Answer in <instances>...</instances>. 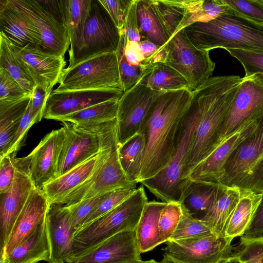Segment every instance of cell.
<instances>
[{"instance_id":"484cf974","label":"cell","mask_w":263,"mask_h":263,"mask_svg":"<svg viewBox=\"0 0 263 263\" xmlns=\"http://www.w3.org/2000/svg\"><path fill=\"white\" fill-rule=\"evenodd\" d=\"M220 183L187 179L179 203L194 218L202 220L217 196Z\"/></svg>"},{"instance_id":"6da1fadb","label":"cell","mask_w":263,"mask_h":263,"mask_svg":"<svg viewBox=\"0 0 263 263\" xmlns=\"http://www.w3.org/2000/svg\"><path fill=\"white\" fill-rule=\"evenodd\" d=\"M191 97L187 89L164 92L151 107L141 131L146 135V146L139 183L153 177L169 163Z\"/></svg>"},{"instance_id":"3957f363","label":"cell","mask_w":263,"mask_h":263,"mask_svg":"<svg viewBox=\"0 0 263 263\" xmlns=\"http://www.w3.org/2000/svg\"><path fill=\"white\" fill-rule=\"evenodd\" d=\"M75 125L97 135L100 151L91 175L57 204L68 206L117 189L137 187V184L127 179L120 164L117 118L100 123Z\"/></svg>"},{"instance_id":"ba28073f","label":"cell","mask_w":263,"mask_h":263,"mask_svg":"<svg viewBox=\"0 0 263 263\" xmlns=\"http://www.w3.org/2000/svg\"><path fill=\"white\" fill-rule=\"evenodd\" d=\"M120 39V31L107 11L99 0H92L82 36L68 51V67L98 55L116 52Z\"/></svg>"},{"instance_id":"681fc988","label":"cell","mask_w":263,"mask_h":263,"mask_svg":"<svg viewBox=\"0 0 263 263\" xmlns=\"http://www.w3.org/2000/svg\"><path fill=\"white\" fill-rule=\"evenodd\" d=\"M35 123L34 119L31 113L29 102L26 111L21 120L18 128L13 137L5 156L12 155L16 157V153L25 143L29 129Z\"/></svg>"},{"instance_id":"44dd1931","label":"cell","mask_w":263,"mask_h":263,"mask_svg":"<svg viewBox=\"0 0 263 263\" xmlns=\"http://www.w3.org/2000/svg\"><path fill=\"white\" fill-rule=\"evenodd\" d=\"M64 127L47 134L29 154V174L36 189L55 178L58 163L64 143Z\"/></svg>"},{"instance_id":"7bdbcfd3","label":"cell","mask_w":263,"mask_h":263,"mask_svg":"<svg viewBox=\"0 0 263 263\" xmlns=\"http://www.w3.org/2000/svg\"><path fill=\"white\" fill-rule=\"evenodd\" d=\"M136 189L137 187L135 186H126L106 193L83 226L92 221L115 208L130 196Z\"/></svg>"},{"instance_id":"d4e9b609","label":"cell","mask_w":263,"mask_h":263,"mask_svg":"<svg viewBox=\"0 0 263 263\" xmlns=\"http://www.w3.org/2000/svg\"><path fill=\"white\" fill-rule=\"evenodd\" d=\"M170 37L192 24L202 0H151Z\"/></svg>"},{"instance_id":"bcb514c9","label":"cell","mask_w":263,"mask_h":263,"mask_svg":"<svg viewBox=\"0 0 263 263\" xmlns=\"http://www.w3.org/2000/svg\"><path fill=\"white\" fill-rule=\"evenodd\" d=\"M226 50L242 64L245 77L256 73L263 74V53L235 49Z\"/></svg>"},{"instance_id":"db71d44e","label":"cell","mask_w":263,"mask_h":263,"mask_svg":"<svg viewBox=\"0 0 263 263\" xmlns=\"http://www.w3.org/2000/svg\"><path fill=\"white\" fill-rule=\"evenodd\" d=\"M137 0H133L124 26L121 30L124 31L129 41L140 43L141 37L137 15Z\"/></svg>"},{"instance_id":"277c9868","label":"cell","mask_w":263,"mask_h":263,"mask_svg":"<svg viewBox=\"0 0 263 263\" xmlns=\"http://www.w3.org/2000/svg\"><path fill=\"white\" fill-rule=\"evenodd\" d=\"M184 29L200 50L221 48L263 53V27L231 13L207 22H194Z\"/></svg>"},{"instance_id":"f1b7e54d","label":"cell","mask_w":263,"mask_h":263,"mask_svg":"<svg viewBox=\"0 0 263 263\" xmlns=\"http://www.w3.org/2000/svg\"><path fill=\"white\" fill-rule=\"evenodd\" d=\"M97 157V155L43 186L41 190L49 206L57 204L89 178L93 172Z\"/></svg>"},{"instance_id":"8fae6325","label":"cell","mask_w":263,"mask_h":263,"mask_svg":"<svg viewBox=\"0 0 263 263\" xmlns=\"http://www.w3.org/2000/svg\"><path fill=\"white\" fill-rule=\"evenodd\" d=\"M233 238L214 233L168 240L164 253L185 263H219L233 253Z\"/></svg>"},{"instance_id":"7402d4cb","label":"cell","mask_w":263,"mask_h":263,"mask_svg":"<svg viewBox=\"0 0 263 263\" xmlns=\"http://www.w3.org/2000/svg\"><path fill=\"white\" fill-rule=\"evenodd\" d=\"M45 222L50 248L48 263H67L73 255L75 233L68 208L58 204L50 205L46 214Z\"/></svg>"},{"instance_id":"2e32d148","label":"cell","mask_w":263,"mask_h":263,"mask_svg":"<svg viewBox=\"0 0 263 263\" xmlns=\"http://www.w3.org/2000/svg\"><path fill=\"white\" fill-rule=\"evenodd\" d=\"M135 230L124 231L70 257L67 263H127L141 259Z\"/></svg>"},{"instance_id":"1f68e13d","label":"cell","mask_w":263,"mask_h":263,"mask_svg":"<svg viewBox=\"0 0 263 263\" xmlns=\"http://www.w3.org/2000/svg\"><path fill=\"white\" fill-rule=\"evenodd\" d=\"M30 99L31 95L19 100L0 101V158L6 153Z\"/></svg>"},{"instance_id":"ffe728a7","label":"cell","mask_w":263,"mask_h":263,"mask_svg":"<svg viewBox=\"0 0 263 263\" xmlns=\"http://www.w3.org/2000/svg\"><path fill=\"white\" fill-rule=\"evenodd\" d=\"M124 92L114 90H77L54 92L48 97L43 118H61L92 105L120 98Z\"/></svg>"},{"instance_id":"f6af8a7d","label":"cell","mask_w":263,"mask_h":263,"mask_svg":"<svg viewBox=\"0 0 263 263\" xmlns=\"http://www.w3.org/2000/svg\"><path fill=\"white\" fill-rule=\"evenodd\" d=\"M106 193L66 206L70 211L72 225L75 232L84 225L87 219L103 199Z\"/></svg>"},{"instance_id":"c3c4849f","label":"cell","mask_w":263,"mask_h":263,"mask_svg":"<svg viewBox=\"0 0 263 263\" xmlns=\"http://www.w3.org/2000/svg\"><path fill=\"white\" fill-rule=\"evenodd\" d=\"M228 11L229 7L223 0H202L192 23L212 21L223 14L228 13Z\"/></svg>"},{"instance_id":"30bf717a","label":"cell","mask_w":263,"mask_h":263,"mask_svg":"<svg viewBox=\"0 0 263 263\" xmlns=\"http://www.w3.org/2000/svg\"><path fill=\"white\" fill-rule=\"evenodd\" d=\"M262 118L263 74L245 76L220 127L213 149L239 126Z\"/></svg>"},{"instance_id":"9c48e42d","label":"cell","mask_w":263,"mask_h":263,"mask_svg":"<svg viewBox=\"0 0 263 263\" xmlns=\"http://www.w3.org/2000/svg\"><path fill=\"white\" fill-rule=\"evenodd\" d=\"M167 54L164 63L180 73L193 91L210 78L215 63L209 51L197 48L188 38L184 29L177 32L165 45Z\"/></svg>"},{"instance_id":"d6986e66","label":"cell","mask_w":263,"mask_h":263,"mask_svg":"<svg viewBox=\"0 0 263 263\" xmlns=\"http://www.w3.org/2000/svg\"><path fill=\"white\" fill-rule=\"evenodd\" d=\"M65 138L60 155L55 178L61 176L97 155L100 151L97 135L63 122Z\"/></svg>"},{"instance_id":"816d5d0a","label":"cell","mask_w":263,"mask_h":263,"mask_svg":"<svg viewBox=\"0 0 263 263\" xmlns=\"http://www.w3.org/2000/svg\"><path fill=\"white\" fill-rule=\"evenodd\" d=\"M16 157L8 155L0 158V194L6 193L10 187L15 173Z\"/></svg>"},{"instance_id":"4316f807","label":"cell","mask_w":263,"mask_h":263,"mask_svg":"<svg viewBox=\"0 0 263 263\" xmlns=\"http://www.w3.org/2000/svg\"><path fill=\"white\" fill-rule=\"evenodd\" d=\"M241 187L220 183L218 193L211 209L201 220L214 234L225 236L228 222L239 201Z\"/></svg>"},{"instance_id":"be15d7a7","label":"cell","mask_w":263,"mask_h":263,"mask_svg":"<svg viewBox=\"0 0 263 263\" xmlns=\"http://www.w3.org/2000/svg\"><path fill=\"white\" fill-rule=\"evenodd\" d=\"M262 193H263V192H262Z\"/></svg>"},{"instance_id":"60d3db41","label":"cell","mask_w":263,"mask_h":263,"mask_svg":"<svg viewBox=\"0 0 263 263\" xmlns=\"http://www.w3.org/2000/svg\"><path fill=\"white\" fill-rule=\"evenodd\" d=\"M181 208L182 212L180 221L170 240H179L213 233L212 229L202 220L194 218Z\"/></svg>"},{"instance_id":"f35d334b","label":"cell","mask_w":263,"mask_h":263,"mask_svg":"<svg viewBox=\"0 0 263 263\" xmlns=\"http://www.w3.org/2000/svg\"><path fill=\"white\" fill-rule=\"evenodd\" d=\"M120 41L116 53L121 82L125 92L139 82L150 65H132L128 63L124 52L126 35L123 30H120Z\"/></svg>"},{"instance_id":"5bb4252c","label":"cell","mask_w":263,"mask_h":263,"mask_svg":"<svg viewBox=\"0 0 263 263\" xmlns=\"http://www.w3.org/2000/svg\"><path fill=\"white\" fill-rule=\"evenodd\" d=\"M261 120L246 123L224 137L191 171L187 179L221 183L225 176L226 167L230 157L256 132Z\"/></svg>"},{"instance_id":"7dc6e473","label":"cell","mask_w":263,"mask_h":263,"mask_svg":"<svg viewBox=\"0 0 263 263\" xmlns=\"http://www.w3.org/2000/svg\"><path fill=\"white\" fill-rule=\"evenodd\" d=\"M29 95L7 71L0 68V101L19 100Z\"/></svg>"},{"instance_id":"cb8c5ba5","label":"cell","mask_w":263,"mask_h":263,"mask_svg":"<svg viewBox=\"0 0 263 263\" xmlns=\"http://www.w3.org/2000/svg\"><path fill=\"white\" fill-rule=\"evenodd\" d=\"M0 29L9 42L19 47L41 48L42 39L36 25L25 14L0 0Z\"/></svg>"},{"instance_id":"ee69618b","label":"cell","mask_w":263,"mask_h":263,"mask_svg":"<svg viewBox=\"0 0 263 263\" xmlns=\"http://www.w3.org/2000/svg\"><path fill=\"white\" fill-rule=\"evenodd\" d=\"M234 250L233 254L243 263H260L263 252V235L257 237L240 236L239 244Z\"/></svg>"},{"instance_id":"680465c9","label":"cell","mask_w":263,"mask_h":263,"mask_svg":"<svg viewBox=\"0 0 263 263\" xmlns=\"http://www.w3.org/2000/svg\"><path fill=\"white\" fill-rule=\"evenodd\" d=\"M219 263H243L239 258L233 253V254Z\"/></svg>"},{"instance_id":"5b68a950","label":"cell","mask_w":263,"mask_h":263,"mask_svg":"<svg viewBox=\"0 0 263 263\" xmlns=\"http://www.w3.org/2000/svg\"><path fill=\"white\" fill-rule=\"evenodd\" d=\"M147 202L145 189L140 186L115 208L82 226L73 236V255L117 233L135 230Z\"/></svg>"},{"instance_id":"603a6c76","label":"cell","mask_w":263,"mask_h":263,"mask_svg":"<svg viewBox=\"0 0 263 263\" xmlns=\"http://www.w3.org/2000/svg\"><path fill=\"white\" fill-rule=\"evenodd\" d=\"M49 206L42 190L35 188L17 218L5 249L1 251L9 253L31 235L45 220Z\"/></svg>"},{"instance_id":"ab89813d","label":"cell","mask_w":263,"mask_h":263,"mask_svg":"<svg viewBox=\"0 0 263 263\" xmlns=\"http://www.w3.org/2000/svg\"><path fill=\"white\" fill-rule=\"evenodd\" d=\"M228 13L238 15L263 27V0H223Z\"/></svg>"},{"instance_id":"74e56055","label":"cell","mask_w":263,"mask_h":263,"mask_svg":"<svg viewBox=\"0 0 263 263\" xmlns=\"http://www.w3.org/2000/svg\"><path fill=\"white\" fill-rule=\"evenodd\" d=\"M119 98L98 103L61 118L75 124L100 123L117 118Z\"/></svg>"},{"instance_id":"d590c367","label":"cell","mask_w":263,"mask_h":263,"mask_svg":"<svg viewBox=\"0 0 263 263\" xmlns=\"http://www.w3.org/2000/svg\"><path fill=\"white\" fill-rule=\"evenodd\" d=\"M91 1L62 0L63 24L68 31L70 46L76 44L82 36Z\"/></svg>"},{"instance_id":"f907efd6","label":"cell","mask_w":263,"mask_h":263,"mask_svg":"<svg viewBox=\"0 0 263 263\" xmlns=\"http://www.w3.org/2000/svg\"><path fill=\"white\" fill-rule=\"evenodd\" d=\"M107 11L116 26L120 31L133 0H99Z\"/></svg>"},{"instance_id":"836d02e7","label":"cell","mask_w":263,"mask_h":263,"mask_svg":"<svg viewBox=\"0 0 263 263\" xmlns=\"http://www.w3.org/2000/svg\"><path fill=\"white\" fill-rule=\"evenodd\" d=\"M146 146V135L140 133L119 146V157L122 168L127 179L136 184L139 183Z\"/></svg>"},{"instance_id":"11a10c76","label":"cell","mask_w":263,"mask_h":263,"mask_svg":"<svg viewBox=\"0 0 263 263\" xmlns=\"http://www.w3.org/2000/svg\"><path fill=\"white\" fill-rule=\"evenodd\" d=\"M124 52L126 60L129 64H143L145 58L140 43L129 41L126 36Z\"/></svg>"},{"instance_id":"e575fe53","label":"cell","mask_w":263,"mask_h":263,"mask_svg":"<svg viewBox=\"0 0 263 263\" xmlns=\"http://www.w3.org/2000/svg\"><path fill=\"white\" fill-rule=\"evenodd\" d=\"M139 82L151 89L162 92L189 89L185 78L164 63L150 65Z\"/></svg>"},{"instance_id":"b9f144b4","label":"cell","mask_w":263,"mask_h":263,"mask_svg":"<svg viewBox=\"0 0 263 263\" xmlns=\"http://www.w3.org/2000/svg\"><path fill=\"white\" fill-rule=\"evenodd\" d=\"M179 202H168L161 211L159 219V230L163 243L169 240L175 232L182 215Z\"/></svg>"},{"instance_id":"8d00e7d4","label":"cell","mask_w":263,"mask_h":263,"mask_svg":"<svg viewBox=\"0 0 263 263\" xmlns=\"http://www.w3.org/2000/svg\"><path fill=\"white\" fill-rule=\"evenodd\" d=\"M0 68L5 69L28 94L31 95L36 84L12 51L10 43L0 32Z\"/></svg>"},{"instance_id":"52a82bcc","label":"cell","mask_w":263,"mask_h":263,"mask_svg":"<svg viewBox=\"0 0 263 263\" xmlns=\"http://www.w3.org/2000/svg\"><path fill=\"white\" fill-rule=\"evenodd\" d=\"M53 91L114 90L124 92L116 52L98 55L64 68Z\"/></svg>"},{"instance_id":"4dcf8cb0","label":"cell","mask_w":263,"mask_h":263,"mask_svg":"<svg viewBox=\"0 0 263 263\" xmlns=\"http://www.w3.org/2000/svg\"><path fill=\"white\" fill-rule=\"evenodd\" d=\"M262 200V192L241 187L239 201L227 226L225 236L234 239L244 235Z\"/></svg>"},{"instance_id":"9a60e30c","label":"cell","mask_w":263,"mask_h":263,"mask_svg":"<svg viewBox=\"0 0 263 263\" xmlns=\"http://www.w3.org/2000/svg\"><path fill=\"white\" fill-rule=\"evenodd\" d=\"M14 8L25 14L36 25L44 51L64 58L70 45L66 26L59 22L39 0H7Z\"/></svg>"},{"instance_id":"7c38bea8","label":"cell","mask_w":263,"mask_h":263,"mask_svg":"<svg viewBox=\"0 0 263 263\" xmlns=\"http://www.w3.org/2000/svg\"><path fill=\"white\" fill-rule=\"evenodd\" d=\"M163 92L140 82L123 92L119 99L117 115L119 146L141 133L151 107Z\"/></svg>"},{"instance_id":"83f0119b","label":"cell","mask_w":263,"mask_h":263,"mask_svg":"<svg viewBox=\"0 0 263 263\" xmlns=\"http://www.w3.org/2000/svg\"><path fill=\"white\" fill-rule=\"evenodd\" d=\"M0 253L3 254L8 263H37L41 261L49 262L50 248L45 220L31 235L10 252L5 254L1 251Z\"/></svg>"},{"instance_id":"f5cc1de1","label":"cell","mask_w":263,"mask_h":263,"mask_svg":"<svg viewBox=\"0 0 263 263\" xmlns=\"http://www.w3.org/2000/svg\"><path fill=\"white\" fill-rule=\"evenodd\" d=\"M49 96L40 85H36L31 93L30 111L36 123L41 121L43 118L44 109Z\"/></svg>"},{"instance_id":"6f0895ef","label":"cell","mask_w":263,"mask_h":263,"mask_svg":"<svg viewBox=\"0 0 263 263\" xmlns=\"http://www.w3.org/2000/svg\"><path fill=\"white\" fill-rule=\"evenodd\" d=\"M159 263H185L180 260H178L167 254L164 253L163 258Z\"/></svg>"},{"instance_id":"d6a6232c","label":"cell","mask_w":263,"mask_h":263,"mask_svg":"<svg viewBox=\"0 0 263 263\" xmlns=\"http://www.w3.org/2000/svg\"><path fill=\"white\" fill-rule=\"evenodd\" d=\"M137 15L141 40H148L158 46H164L171 37L151 0H137Z\"/></svg>"},{"instance_id":"6125c7cd","label":"cell","mask_w":263,"mask_h":263,"mask_svg":"<svg viewBox=\"0 0 263 263\" xmlns=\"http://www.w3.org/2000/svg\"><path fill=\"white\" fill-rule=\"evenodd\" d=\"M260 261V263H263V252L261 255Z\"/></svg>"},{"instance_id":"4fadbf2b","label":"cell","mask_w":263,"mask_h":263,"mask_svg":"<svg viewBox=\"0 0 263 263\" xmlns=\"http://www.w3.org/2000/svg\"><path fill=\"white\" fill-rule=\"evenodd\" d=\"M29 155L15 158V173L9 189L1 194L0 248L5 249L13 225L35 189L29 174Z\"/></svg>"},{"instance_id":"7a4b0ae2","label":"cell","mask_w":263,"mask_h":263,"mask_svg":"<svg viewBox=\"0 0 263 263\" xmlns=\"http://www.w3.org/2000/svg\"><path fill=\"white\" fill-rule=\"evenodd\" d=\"M241 80L236 75L210 77L191 92L198 110V122L186 157L184 180L211 152Z\"/></svg>"},{"instance_id":"ac0fdd59","label":"cell","mask_w":263,"mask_h":263,"mask_svg":"<svg viewBox=\"0 0 263 263\" xmlns=\"http://www.w3.org/2000/svg\"><path fill=\"white\" fill-rule=\"evenodd\" d=\"M263 154V118L256 132L236 150L226 167L221 183L244 187L260 166Z\"/></svg>"},{"instance_id":"94428289","label":"cell","mask_w":263,"mask_h":263,"mask_svg":"<svg viewBox=\"0 0 263 263\" xmlns=\"http://www.w3.org/2000/svg\"><path fill=\"white\" fill-rule=\"evenodd\" d=\"M0 263H8L3 254L0 253Z\"/></svg>"},{"instance_id":"f546056e","label":"cell","mask_w":263,"mask_h":263,"mask_svg":"<svg viewBox=\"0 0 263 263\" xmlns=\"http://www.w3.org/2000/svg\"><path fill=\"white\" fill-rule=\"evenodd\" d=\"M163 201H148L135 230L136 240L141 253L152 250L162 243L159 230L160 213L166 204Z\"/></svg>"},{"instance_id":"8992f818","label":"cell","mask_w":263,"mask_h":263,"mask_svg":"<svg viewBox=\"0 0 263 263\" xmlns=\"http://www.w3.org/2000/svg\"><path fill=\"white\" fill-rule=\"evenodd\" d=\"M198 122L197 108L191 97L180 135L169 163L155 176L141 182L163 202H179L186 181L183 179L186 157Z\"/></svg>"},{"instance_id":"9f6ffc18","label":"cell","mask_w":263,"mask_h":263,"mask_svg":"<svg viewBox=\"0 0 263 263\" xmlns=\"http://www.w3.org/2000/svg\"><path fill=\"white\" fill-rule=\"evenodd\" d=\"M263 234V200L257 210L252 220L244 235L248 237H257Z\"/></svg>"},{"instance_id":"e0dca14e","label":"cell","mask_w":263,"mask_h":263,"mask_svg":"<svg viewBox=\"0 0 263 263\" xmlns=\"http://www.w3.org/2000/svg\"><path fill=\"white\" fill-rule=\"evenodd\" d=\"M9 43L14 55L36 85L41 86L49 95L53 87L59 83L66 65L64 58L48 53L39 47H19Z\"/></svg>"},{"instance_id":"91938a15","label":"cell","mask_w":263,"mask_h":263,"mask_svg":"<svg viewBox=\"0 0 263 263\" xmlns=\"http://www.w3.org/2000/svg\"><path fill=\"white\" fill-rule=\"evenodd\" d=\"M127 263H159V262H158L154 259H151L148 260H142V259H140L139 260L132 261Z\"/></svg>"}]
</instances>
